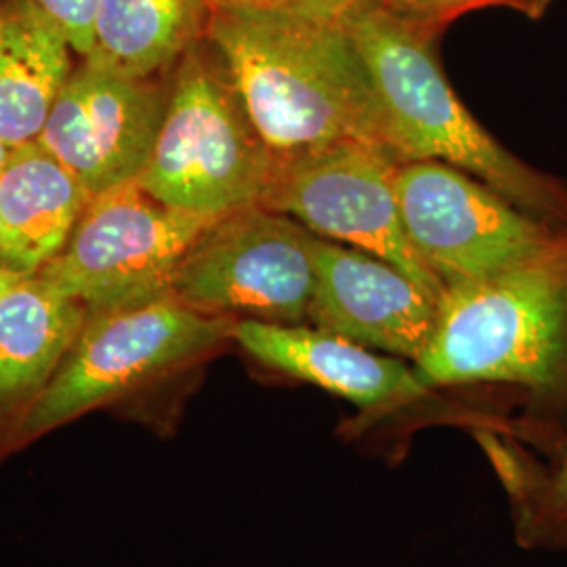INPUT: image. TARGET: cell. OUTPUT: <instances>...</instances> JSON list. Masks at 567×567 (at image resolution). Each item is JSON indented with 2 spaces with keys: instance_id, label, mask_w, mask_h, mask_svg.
<instances>
[{
  "instance_id": "obj_3",
  "label": "cell",
  "mask_w": 567,
  "mask_h": 567,
  "mask_svg": "<svg viewBox=\"0 0 567 567\" xmlns=\"http://www.w3.org/2000/svg\"><path fill=\"white\" fill-rule=\"evenodd\" d=\"M343 25L364 61L395 161L450 164L543 224L567 227V183L513 156L468 112L435 55L440 34L402 20L383 0H360Z\"/></svg>"
},
{
  "instance_id": "obj_7",
  "label": "cell",
  "mask_w": 567,
  "mask_h": 567,
  "mask_svg": "<svg viewBox=\"0 0 567 567\" xmlns=\"http://www.w3.org/2000/svg\"><path fill=\"white\" fill-rule=\"evenodd\" d=\"M318 236L264 204L213 221L185 255L171 295L210 316L309 324Z\"/></svg>"
},
{
  "instance_id": "obj_19",
  "label": "cell",
  "mask_w": 567,
  "mask_h": 567,
  "mask_svg": "<svg viewBox=\"0 0 567 567\" xmlns=\"http://www.w3.org/2000/svg\"><path fill=\"white\" fill-rule=\"evenodd\" d=\"M53 21L79 58H86L93 41V23L102 0H28Z\"/></svg>"
},
{
  "instance_id": "obj_20",
  "label": "cell",
  "mask_w": 567,
  "mask_h": 567,
  "mask_svg": "<svg viewBox=\"0 0 567 567\" xmlns=\"http://www.w3.org/2000/svg\"><path fill=\"white\" fill-rule=\"evenodd\" d=\"M213 9L236 11H267L297 16L307 20H343L360 0H208Z\"/></svg>"
},
{
  "instance_id": "obj_16",
  "label": "cell",
  "mask_w": 567,
  "mask_h": 567,
  "mask_svg": "<svg viewBox=\"0 0 567 567\" xmlns=\"http://www.w3.org/2000/svg\"><path fill=\"white\" fill-rule=\"evenodd\" d=\"M210 13L208 0H102L82 60L131 79L168 76L204 41Z\"/></svg>"
},
{
  "instance_id": "obj_23",
  "label": "cell",
  "mask_w": 567,
  "mask_h": 567,
  "mask_svg": "<svg viewBox=\"0 0 567 567\" xmlns=\"http://www.w3.org/2000/svg\"><path fill=\"white\" fill-rule=\"evenodd\" d=\"M9 154H11V147H7L4 143L0 142V168L4 166L7 163V158H9Z\"/></svg>"
},
{
  "instance_id": "obj_11",
  "label": "cell",
  "mask_w": 567,
  "mask_h": 567,
  "mask_svg": "<svg viewBox=\"0 0 567 567\" xmlns=\"http://www.w3.org/2000/svg\"><path fill=\"white\" fill-rule=\"evenodd\" d=\"M171 74L131 79L81 60L37 143L91 198L137 182L163 124Z\"/></svg>"
},
{
  "instance_id": "obj_18",
  "label": "cell",
  "mask_w": 567,
  "mask_h": 567,
  "mask_svg": "<svg viewBox=\"0 0 567 567\" xmlns=\"http://www.w3.org/2000/svg\"><path fill=\"white\" fill-rule=\"evenodd\" d=\"M402 20L410 21L426 32L440 34L450 21L461 18L466 11L486 7H508L519 13L526 11V0H383Z\"/></svg>"
},
{
  "instance_id": "obj_10",
  "label": "cell",
  "mask_w": 567,
  "mask_h": 567,
  "mask_svg": "<svg viewBox=\"0 0 567 567\" xmlns=\"http://www.w3.org/2000/svg\"><path fill=\"white\" fill-rule=\"evenodd\" d=\"M398 166L385 150L334 143L276 164L264 206L292 217L320 238L385 259L442 297V284L405 236L395 194Z\"/></svg>"
},
{
  "instance_id": "obj_5",
  "label": "cell",
  "mask_w": 567,
  "mask_h": 567,
  "mask_svg": "<svg viewBox=\"0 0 567 567\" xmlns=\"http://www.w3.org/2000/svg\"><path fill=\"white\" fill-rule=\"evenodd\" d=\"M234 326L173 295L89 313L55 377L21 414L18 435L30 442L103 405L185 383L234 343Z\"/></svg>"
},
{
  "instance_id": "obj_14",
  "label": "cell",
  "mask_w": 567,
  "mask_h": 567,
  "mask_svg": "<svg viewBox=\"0 0 567 567\" xmlns=\"http://www.w3.org/2000/svg\"><path fill=\"white\" fill-rule=\"evenodd\" d=\"M89 309L41 274L0 297V414L21 416L55 377Z\"/></svg>"
},
{
  "instance_id": "obj_6",
  "label": "cell",
  "mask_w": 567,
  "mask_h": 567,
  "mask_svg": "<svg viewBox=\"0 0 567 567\" xmlns=\"http://www.w3.org/2000/svg\"><path fill=\"white\" fill-rule=\"evenodd\" d=\"M276 158L206 39L171 74V95L137 185L175 210L221 219L264 204Z\"/></svg>"
},
{
  "instance_id": "obj_1",
  "label": "cell",
  "mask_w": 567,
  "mask_h": 567,
  "mask_svg": "<svg viewBox=\"0 0 567 567\" xmlns=\"http://www.w3.org/2000/svg\"><path fill=\"white\" fill-rule=\"evenodd\" d=\"M416 370L442 391L475 389L543 461L567 454V227L519 264L447 286Z\"/></svg>"
},
{
  "instance_id": "obj_22",
  "label": "cell",
  "mask_w": 567,
  "mask_h": 567,
  "mask_svg": "<svg viewBox=\"0 0 567 567\" xmlns=\"http://www.w3.org/2000/svg\"><path fill=\"white\" fill-rule=\"evenodd\" d=\"M9 2H11V0H0V39H2V30H4L7 13H9Z\"/></svg>"
},
{
  "instance_id": "obj_4",
  "label": "cell",
  "mask_w": 567,
  "mask_h": 567,
  "mask_svg": "<svg viewBox=\"0 0 567 567\" xmlns=\"http://www.w3.org/2000/svg\"><path fill=\"white\" fill-rule=\"evenodd\" d=\"M234 344L265 370L318 386L353 405L358 414L339 429L349 444H372L377 454L402 458L408 437L429 425L508 435L501 414L486 404H466L426 385L412 362L355 343L311 324H269L238 320Z\"/></svg>"
},
{
  "instance_id": "obj_15",
  "label": "cell",
  "mask_w": 567,
  "mask_h": 567,
  "mask_svg": "<svg viewBox=\"0 0 567 567\" xmlns=\"http://www.w3.org/2000/svg\"><path fill=\"white\" fill-rule=\"evenodd\" d=\"M74 55L60 28L32 2H9L0 39V142L7 147L39 142L76 70Z\"/></svg>"
},
{
  "instance_id": "obj_12",
  "label": "cell",
  "mask_w": 567,
  "mask_h": 567,
  "mask_svg": "<svg viewBox=\"0 0 567 567\" xmlns=\"http://www.w3.org/2000/svg\"><path fill=\"white\" fill-rule=\"evenodd\" d=\"M309 324L416 364L433 339L440 297L400 267L320 238Z\"/></svg>"
},
{
  "instance_id": "obj_13",
  "label": "cell",
  "mask_w": 567,
  "mask_h": 567,
  "mask_svg": "<svg viewBox=\"0 0 567 567\" xmlns=\"http://www.w3.org/2000/svg\"><path fill=\"white\" fill-rule=\"evenodd\" d=\"M91 200L39 143L11 150L0 168V264L39 274L70 240Z\"/></svg>"
},
{
  "instance_id": "obj_8",
  "label": "cell",
  "mask_w": 567,
  "mask_h": 567,
  "mask_svg": "<svg viewBox=\"0 0 567 567\" xmlns=\"http://www.w3.org/2000/svg\"><path fill=\"white\" fill-rule=\"evenodd\" d=\"M213 221L124 183L89 200L63 250L39 274L89 313L147 303L171 295L185 255Z\"/></svg>"
},
{
  "instance_id": "obj_9",
  "label": "cell",
  "mask_w": 567,
  "mask_h": 567,
  "mask_svg": "<svg viewBox=\"0 0 567 567\" xmlns=\"http://www.w3.org/2000/svg\"><path fill=\"white\" fill-rule=\"evenodd\" d=\"M395 194L405 236L442 288L494 276L561 231L450 164L400 163Z\"/></svg>"
},
{
  "instance_id": "obj_21",
  "label": "cell",
  "mask_w": 567,
  "mask_h": 567,
  "mask_svg": "<svg viewBox=\"0 0 567 567\" xmlns=\"http://www.w3.org/2000/svg\"><path fill=\"white\" fill-rule=\"evenodd\" d=\"M553 2H555V0H526V11H524V16L532 18V20H540V18L547 13V9Z\"/></svg>"
},
{
  "instance_id": "obj_17",
  "label": "cell",
  "mask_w": 567,
  "mask_h": 567,
  "mask_svg": "<svg viewBox=\"0 0 567 567\" xmlns=\"http://www.w3.org/2000/svg\"><path fill=\"white\" fill-rule=\"evenodd\" d=\"M473 437L505 489L515 543L526 550L567 553V454L543 461L505 435L482 431Z\"/></svg>"
},
{
  "instance_id": "obj_2",
  "label": "cell",
  "mask_w": 567,
  "mask_h": 567,
  "mask_svg": "<svg viewBox=\"0 0 567 567\" xmlns=\"http://www.w3.org/2000/svg\"><path fill=\"white\" fill-rule=\"evenodd\" d=\"M204 39L276 163L344 142L391 154L343 20L213 9Z\"/></svg>"
}]
</instances>
